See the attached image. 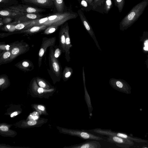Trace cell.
<instances>
[{
    "instance_id": "21",
    "label": "cell",
    "mask_w": 148,
    "mask_h": 148,
    "mask_svg": "<svg viewBox=\"0 0 148 148\" xmlns=\"http://www.w3.org/2000/svg\"><path fill=\"white\" fill-rule=\"evenodd\" d=\"M113 6L112 0H106L103 9V14H107Z\"/></svg>"
},
{
    "instance_id": "24",
    "label": "cell",
    "mask_w": 148,
    "mask_h": 148,
    "mask_svg": "<svg viewBox=\"0 0 148 148\" xmlns=\"http://www.w3.org/2000/svg\"><path fill=\"white\" fill-rule=\"evenodd\" d=\"M31 21L22 22L16 25L15 26L16 29L18 30L24 29L31 23Z\"/></svg>"
},
{
    "instance_id": "18",
    "label": "cell",
    "mask_w": 148,
    "mask_h": 148,
    "mask_svg": "<svg viewBox=\"0 0 148 148\" xmlns=\"http://www.w3.org/2000/svg\"><path fill=\"white\" fill-rule=\"evenodd\" d=\"M108 136L107 140L110 143H113L116 144H124L126 143V141L125 138L117 136Z\"/></svg>"
},
{
    "instance_id": "14",
    "label": "cell",
    "mask_w": 148,
    "mask_h": 148,
    "mask_svg": "<svg viewBox=\"0 0 148 148\" xmlns=\"http://www.w3.org/2000/svg\"><path fill=\"white\" fill-rule=\"evenodd\" d=\"M28 3L41 6H50L53 4L52 0H23Z\"/></svg>"
},
{
    "instance_id": "22",
    "label": "cell",
    "mask_w": 148,
    "mask_h": 148,
    "mask_svg": "<svg viewBox=\"0 0 148 148\" xmlns=\"http://www.w3.org/2000/svg\"><path fill=\"white\" fill-rule=\"evenodd\" d=\"M115 5L117 7L119 12L122 11L125 3V0H113Z\"/></svg>"
},
{
    "instance_id": "15",
    "label": "cell",
    "mask_w": 148,
    "mask_h": 148,
    "mask_svg": "<svg viewBox=\"0 0 148 148\" xmlns=\"http://www.w3.org/2000/svg\"><path fill=\"white\" fill-rule=\"evenodd\" d=\"M106 0H94L92 10L104 14L103 9Z\"/></svg>"
},
{
    "instance_id": "7",
    "label": "cell",
    "mask_w": 148,
    "mask_h": 148,
    "mask_svg": "<svg viewBox=\"0 0 148 148\" xmlns=\"http://www.w3.org/2000/svg\"><path fill=\"white\" fill-rule=\"evenodd\" d=\"M98 140H88L86 141L78 144L67 147L66 148H100L101 146Z\"/></svg>"
},
{
    "instance_id": "33",
    "label": "cell",
    "mask_w": 148,
    "mask_h": 148,
    "mask_svg": "<svg viewBox=\"0 0 148 148\" xmlns=\"http://www.w3.org/2000/svg\"><path fill=\"white\" fill-rule=\"evenodd\" d=\"M12 20V19L10 18H6L3 20V22L4 23H7L11 21Z\"/></svg>"
},
{
    "instance_id": "6",
    "label": "cell",
    "mask_w": 148,
    "mask_h": 148,
    "mask_svg": "<svg viewBox=\"0 0 148 148\" xmlns=\"http://www.w3.org/2000/svg\"><path fill=\"white\" fill-rule=\"evenodd\" d=\"M56 37H53L49 38H43L42 44L39 52L38 64L39 67L41 64L42 58L48 47L49 46H54L56 41Z\"/></svg>"
},
{
    "instance_id": "3",
    "label": "cell",
    "mask_w": 148,
    "mask_h": 148,
    "mask_svg": "<svg viewBox=\"0 0 148 148\" xmlns=\"http://www.w3.org/2000/svg\"><path fill=\"white\" fill-rule=\"evenodd\" d=\"M61 130L62 133L77 137L83 140H95L98 141L103 140V138L86 130L62 128Z\"/></svg>"
},
{
    "instance_id": "29",
    "label": "cell",
    "mask_w": 148,
    "mask_h": 148,
    "mask_svg": "<svg viewBox=\"0 0 148 148\" xmlns=\"http://www.w3.org/2000/svg\"><path fill=\"white\" fill-rule=\"evenodd\" d=\"M38 84L40 87L43 88H45L46 87V84L43 81L38 79Z\"/></svg>"
},
{
    "instance_id": "36",
    "label": "cell",
    "mask_w": 148,
    "mask_h": 148,
    "mask_svg": "<svg viewBox=\"0 0 148 148\" xmlns=\"http://www.w3.org/2000/svg\"><path fill=\"white\" fill-rule=\"evenodd\" d=\"M18 114V113L17 112H14L11 114L10 117H12L14 116L17 115Z\"/></svg>"
},
{
    "instance_id": "37",
    "label": "cell",
    "mask_w": 148,
    "mask_h": 148,
    "mask_svg": "<svg viewBox=\"0 0 148 148\" xmlns=\"http://www.w3.org/2000/svg\"><path fill=\"white\" fill-rule=\"evenodd\" d=\"M145 46H148V40H145L144 42Z\"/></svg>"
},
{
    "instance_id": "31",
    "label": "cell",
    "mask_w": 148,
    "mask_h": 148,
    "mask_svg": "<svg viewBox=\"0 0 148 148\" xmlns=\"http://www.w3.org/2000/svg\"><path fill=\"white\" fill-rule=\"evenodd\" d=\"M37 123V122L35 120H29L27 122V124L29 125H36Z\"/></svg>"
},
{
    "instance_id": "10",
    "label": "cell",
    "mask_w": 148,
    "mask_h": 148,
    "mask_svg": "<svg viewBox=\"0 0 148 148\" xmlns=\"http://www.w3.org/2000/svg\"><path fill=\"white\" fill-rule=\"evenodd\" d=\"M66 40L65 56V58L67 62H69L70 60V49L72 47L71 45V39L69 34V27L68 23H66Z\"/></svg>"
},
{
    "instance_id": "28",
    "label": "cell",
    "mask_w": 148,
    "mask_h": 148,
    "mask_svg": "<svg viewBox=\"0 0 148 148\" xmlns=\"http://www.w3.org/2000/svg\"><path fill=\"white\" fill-rule=\"evenodd\" d=\"M62 52L60 48H57L54 52V56L55 58H57L60 55L61 52Z\"/></svg>"
},
{
    "instance_id": "39",
    "label": "cell",
    "mask_w": 148,
    "mask_h": 148,
    "mask_svg": "<svg viewBox=\"0 0 148 148\" xmlns=\"http://www.w3.org/2000/svg\"><path fill=\"white\" fill-rule=\"evenodd\" d=\"M38 117L37 116H35L32 117V118L34 119L35 120L38 118Z\"/></svg>"
},
{
    "instance_id": "12",
    "label": "cell",
    "mask_w": 148,
    "mask_h": 148,
    "mask_svg": "<svg viewBox=\"0 0 148 148\" xmlns=\"http://www.w3.org/2000/svg\"><path fill=\"white\" fill-rule=\"evenodd\" d=\"M66 23L64 25H62L60 28L59 33V47L62 52H65L66 40Z\"/></svg>"
},
{
    "instance_id": "19",
    "label": "cell",
    "mask_w": 148,
    "mask_h": 148,
    "mask_svg": "<svg viewBox=\"0 0 148 148\" xmlns=\"http://www.w3.org/2000/svg\"><path fill=\"white\" fill-rule=\"evenodd\" d=\"M81 9L86 12H88L92 10V6L90 5L86 0H77Z\"/></svg>"
},
{
    "instance_id": "17",
    "label": "cell",
    "mask_w": 148,
    "mask_h": 148,
    "mask_svg": "<svg viewBox=\"0 0 148 148\" xmlns=\"http://www.w3.org/2000/svg\"><path fill=\"white\" fill-rule=\"evenodd\" d=\"M73 69L72 68L66 66L62 73V76L63 80L66 81L73 74Z\"/></svg>"
},
{
    "instance_id": "2",
    "label": "cell",
    "mask_w": 148,
    "mask_h": 148,
    "mask_svg": "<svg viewBox=\"0 0 148 148\" xmlns=\"http://www.w3.org/2000/svg\"><path fill=\"white\" fill-rule=\"evenodd\" d=\"M148 5V0H143L131 9L120 23V29H123L136 21Z\"/></svg>"
},
{
    "instance_id": "38",
    "label": "cell",
    "mask_w": 148,
    "mask_h": 148,
    "mask_svg": "<svg viewBox=\"0 0 148 148\" xmlns=\"http://www.w3.org/2000/svg\"><path fill=\"white\" fill-rule=\"evenodd\" d=\"M143 49L146 51H148V46H145L143 47Z\"/></svg>"
},
{
    "instance_id": "4",
    "label": "cell",
    "mask_w": 148,
    "mask_h": 148,
    "mask_svg": "<svg viewBox=\"0 0 148 148\" xmlns=\"http://www.w3.org/2000/svg\"><path fill=\"white\" fill-rule=\"evenodd\" d=\"M53 46H50L49 60L50 66L55 76L60 80L62 76V68L57 58H55Z\"/></svg>"
},
{
    "instance_id": "1",
    "label": "cell",
    "mask_w": 148,
    "mask_h": 148,
    "mask_svg": "<svg viewBox=\"0 0 148 148\" xmlns=\"http://www.w3.org/2000/svg\"><path fill=\"white\" fill-rule=\"evenodd\" d=\"M77 13L73 12H66L57 13L50 16L31 21V23L23 30L34 26L44 25L59 26L69 20L76 18L78 17Z\"/></svg>"
},
{
    "instance_id": "13",
    "label": "cell",
    "mask_w": 148,
    "mask_h": 148,
    "mask_svg": "<svg viewBox=\"0 0 148 148\" xmlns=\"http://www.w3.org/2000/svg\"><path fill=\"white\" fill-rule=\"evenodd\" d=\"M25 13L11 9L9 8L1 10L0 11L1 16H12L15 18L20 15H24Z\"/></svg>"
},
{
    "instance_id": "16",
    "label": "cell",
    "mask_w": 148,
    "mask_h": 148,
    "mask_svg": "<svg viewBox=\"0 0 148 148\" xmlns=\"http://www.w3.org/2000/svg\"><path fill=\"white\" fill-rule=\"evenodd\" d=\"M48 27L44 25L34 26L28 29L23 30L21 32L28 34H33L44 30Z\"/></svg>"
},
{
    "instance_id": "26",
    "label": "cell",
    "mask_w": 148,
    "mask_h": 148,
    "mask_svg": "<svg viewBox=\"0 0 148 148\" xmlns=\"http://www.w3.org/2000/svg\"><path fill=\"white\" fill-rule=\"evenodd\" d=\"M30 62L25 61L21 63H19L18 65H17V66L19 69H23L24 70H26L25 68H27L29 66H30Z\"/></svg>"
},
{
    "instance_id": "32",
    "label": "cell",
    "mask_w": 148,
    "mask_h": 148,
    "mask_svg": "<svg viewBox=\"0 0 148 148\" xmlns=\"http://www.w3.org/2000/svg\"><path fill=\"white\" fill-rule=\"evenodd\" d=\"M38 92L39 93H43L44 92L46 91V90L44 89L43 88H39L38 89Z\"/></svg>"
},
{
    "instance_id": "11",
    "label": "cell",
    "mask_w": 148,
    "mask_h": 148,
    "mask_svg": "<svg viewBox=\"0 0 148 148\" xmlns=\"http://www.w3.org/2000/svg\"><path fill=\"white\" fill-rule=\"evenodd\" d=\"M41 15L35 13H25L15 18V21L21 22H24L37 19L42 17Z\"/></svg>"
},
{
    "instance_id": "30",
    "label": "cell",
    "mask_w": 148,
    "mask_h": 148,
    "mask_svg": "<svg viewBox=\"0 0 148 148\" xmlns=\"http://www.w3.org/2000/svg\"><path fill=\"white\" fill-rule=\"evenodd\" d=\"M0 129L2 131L6 132L8 130V128L6 126L2 125L0 126Z\"/></svg>"
},
{
    "instance_id": "25",
    "label": "cell",
    "mask_w": 148,
    "mask_h": 148,
    "mask_svg": "<svg viewBox=\"0 0 148 148\" xmlns=\"http://www.w3.org/2000/svg\"><path fill=\"white\" fill-rule=\"evenodd\" d=\"M58 26H51L48 27L45 30L44 33L46 34H51L55 32L58 28Z\"/></svg>"
},
{
    "instance_id": "5",
    "label": "cell",
    "mask_w": 148,
    "mask_h": 148,
    "mask_svg": "<svg viewBox=\"0 0 148 148\" xmlns=\"http://www.w3.org/2000/svg\"><path fill=\"white\" fill-rule=\"evenodd\" d=\"M77 13L84 28L94 40L98 49L101 51V49L99 45L92 27L84 15L83 11L81 9H79L77 11Z\"/></svg>"
},
{
    "instance_id": "23",
    "label": "cell",
    "mask_w": 148,
    "mask_h": 148,
    "mask_svg": "<svg viewBox=\"0 0 148 148\" xmlns=\"http://www.w3.org/2000/svg\"><path fill=\"white\" fill-rule=\"evenodd\" d=\"M11 55V51H8L3 53L2 54L0 55V63L1 62L8 61L9 58H10Z\"/></svg>"
},
{
    "instance_id": "20",
    "label": "cell",
    "mask_w": 148,
    "mask_h": 148,
    "mask_svg": "<svg viewBox=\"0 0 148 148\" xmlns=\"http://www.w3.org/2000/svg\"><path fill=\"white\" fill-rule=\"evenodd\" d=\"M54 3L56 8L59 13H62L64 9V0H54Z\"/></svg>"
},
{
    "instance_id": "34",
    "label": "cell",
    "mask_w": 148,
    "mask_h": 148,
    "mask_svg": "<svg viewBox=\"0 0 148 148\" xmlns=\"http://www.w3.org/2000/svg\"><path fill=\"white\" fill-rule=\"evenodd\" d=\"M38 109L41 111H44L45 110V108L42 105H38Z\"/></svg>"
},
{
    "instance_id": "27",
    "label": "cell",
    "mask_w": 148,
    "mask_h": 148,
    "mask_svg": "<svg viewBox=\"0 0 148 148\" xmlns=\"http://www.w3.org/2000/svg\"><path fill=\"white\" fill-rule=\"evenodd\" d=\"M15 26L16 25L13 24L7 25L4 26V28L5 30L10 32H13L16 29Z\"/></svg>"
},
{
    "instance_id": "9",
    "label": "cell",
    "mask_w": 148,
    "mask_h": 148,
    "mask_svg": "<svg viewBox=\"0 0 148 148\" xmlns=\"http://www.w3.org/2000/svg\"><path fill=\"white\" fill-rule=\"evenodd\" d=\"M28 45H22L21 43L16 44L11 50V55L9 61L12 60L17 56L23 53L28 50Z\"/></svg>"
},
{
    "instance_id": "35",
    "label": "cell",
    "mask_w": 148,
    "mask_h": 148,
    "mask_svg": "<svg viewBox=\"0 0 148 148\" xmlns=\"http://www.w3.org/2000/svg\"><path fill=\"white\" fill-rule=\"evenodd\" d=\"M87 2L90 5L92 6L94 0H86Z\"/></svg>"
},
{
    "instance_id": "8",
    "label": "cell",
    "mask_w": 148,
    "mask_h": 148,
    "mask_svg": "<svg viewBox=\"0 0 148 148\" xmlns=\"http://www.w3.org/2000/svg\"><path fill=\"white\" fill-rule=\"evenodd\" d=\"M8 8L25 13H37L43 11V10L42 9L23 5H19L16 6H10L8 7Z\"/></svg>"
}]
</instances>
